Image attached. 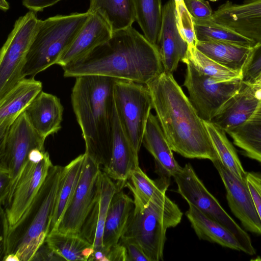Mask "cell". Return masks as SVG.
Returning <instances> with one entry per match:
<instances>
[{"mask_svg": "<svg viewBox=\"0 0 261 261\" xmlns=\"http://www.w3.org/2000/svg\"><path fill=\"white\" fill-rule=\"evenodd\" d=\"M146 86L152 109L172 151L189 159L219 160L204 121L173 74L164 71Z\"/></svg>", "mask_w": 261, "mask_h": 261, "instance_id": "obj_1", "label": "cell"}, {"mask_svg": "<svg viewBox=\"0 0 261 261\" xmlns=\"http://www.w3.org/2000/svg\"><path fill=\"white\" fill-rule=\"evenodd\" d=\"M63 69L65 77L100 75L145 85L164 71L157 47L133 27L113 32L85 59Z\"/></svg>", "mask_w": 261, "mask_h": 261, "instance_id": "obj_2", "label": "cell"}, {"mask_svg": "<svg viewBox=\"0 0 261 261\" xmlns=\"http://www.w3.org/2000/svg\"><path fill=\"white\" fill-rule=\"evenodd\" d=\"M116 79L100 75L76 77L71 101L85 144V153L100 167L112 153Z\"/></svg>", "mask_w": 261, "mask_h": 261, "instance_id": "obj_3", "label": "cell"}, {"mask_svg": "<svg viewBox=\"0 0 261 261\" xmlns=\"http://www.w3.org/2000/svg\"><path fill=\"white\" fill-rule=\"evenodd\" d=\"M64 167L53 165L41 188L18 222L9 227L1 245V258L14 254L31 261L49 233Z\"/></svg>", "mask_w": 261, "mask_h": 261, "instance_id": "obj_4", "label": "cell"}, {"mask_svg": "<svg viewBox=\"0 0 261 261\" xmlns=\"http://www.w3.org/2000/svg\"><path fill=\"white\" fill-rule=\"evenodd\" d=\"M90 13L57 15L40 20L27 55L23 78L34 77L52 65L69 47Z\"/></svg>", "mask_w": 261, "mask_h": 261, "instance_id": "obj_5", "label": "cell"}, {"mask_svg": "<svg viewBox=\"0 0 261 261\" xmlns=\"http://www.w3.org/2000/svg\"><path fill=\"white\" fill-rule=\"evenodd\" d=\"M182 214L166 194L150 201L142 211L133 210L121 237L137 243L150 261L163 260L167 230L177 226Z\"/></svg>", "mask_w": 261, "mask_h": 261, "instance_id": "obj_6", "label": "cell"}, {"mask_svg": "<svg viewBox=\"0 0 261 261\" xmlns=\"http://www.w3.org/2000/svg\"><path fill=\"white\" fill-rule=\"evenodd\" d=\"M114 99L122 128L138 154L152 109L149 89L145 84L116 79L114 87Z\"/></svg>", "mask_w": 261, "mask_h": 261, "instance_id": "obj_7", "label": "cell"}, {"mask_svg": "<svg viewBox=\"0 0 261 261\" xmlns=\"http://www.w3.org/2000/svg\"><path fill=\"white\" fill-rule=\"evenodd\" d=\"M177 192L192 205L207 216L223 225L239 239L245 253L253 255L256 251L249 235L230 217L217 199L208 191L190 163L185 165L174 176Z\"/></svg>", "mask_w": 261, "mask_h": 261, "instance_id": "obj_8", "label": "cell"}, {"mask_svg": "<svg viewBox=\"0 0 261 261\" xmlns=\"http://www.w3.org/2000/svg\"><path fill=\"white\" fill-rule=\"evenodd\" d=\"M39 19L30 11L19 17L0 52V97L23 79L22 72Z\"/></svg>", "mask_w": 261, "mask_h": 261, "instance_id": "obj_9", "label": "cell"}, {"mask_svg": "<svg viewBox=\"0 0 261 261\" xmlns=\"http://www.w3.org/2000/svg\"><path fill=\"white\" fill-rule=\"evenodd\" d=\"M45 140L31 125L24 112L0 138V171L7 173L11 179L7 204L30 152L35 148L45 149Z\"/></svg>", "mask_w": 261, "mask_h": 261, "instance_id": "obj_10", "label": "cell"}, {"mask_svg": "<svg viewBox=\"0 0 261 261\" xmlns=\"http://www.w3.org/2000/svg\"><path fill=\"white\" fill-rule=\"evenodd\" d=\"M184 86L188 98L199 116L211 121L224 103L240 88L242 79L220 82L198 71L186 63Z\"/></svg>", "mask_w": 261, "mask_h": 261, "instance_id": "obj_11", "label": "cell"}, {"mask_svg": "<svg viewBox=\"0 0 261 261\" xmlns=\"http://www.w3.org/2000/svg\"><path fill=\"white\" fill-rule=\"evenodd\" d=\"M100 172L99 165L86 154L76 189L56 230L79 234L97 199Z\"/></svg>", "mask_w": 261, "mask_h": 261, "instance_id": "obj_12", "label": "cell"}, {"mask_svg": "<svg viewBox=\"0 0 261 261\" xmlns=\"http://www.w3.org/2000/svg\"><path fill=\"white\" fill-rule=\"evenodd\" d=\"M53 165L47 152L39 162L28 159L19 174L10 200L5 207L10 227L18 222L28 209Z\"/></svg>", "mask_w": 261, "mask_h": 261, "instance_id": "obj_13", "label": "cell"}, {"mask_svg": "<svg viewBox=\"0 0 261 261\" xmlns=\"http://www.w3.org/2000/svg\"><path fill=\"white\" fill-rule=\"evenodd\" d=\"M226 191L228 205L248 231L261 235V221L247 180L238 178L219 160L213 162Z\"/></svg>", "mask_w": 261, "mask_h": 261, "instance_id": "obj_14", "label": "cell"}, {"mask_svg": "<svg viewBox=\"0 0 261 261\" xmlns=\"http://www.w3.org/2000/svg\"><path fill=\"white\" fill-rule=\"evenodd\" d=\"M213 19L256 43L261 41V0L227 1L213 12Z\"/></svg>", "mask_w": 261, "mask_h": 261, "instance_id": "obj_15", "label": "cell"}, {"mask_svg": "<svg viewBox=\"0 0 261 261\" xmlns=\"http://www.w3.org/2000/svg\"><path fill=\"white\" fill-rule=\"evenodd\" d=\"M113 31L106 19L98 12L90 13L69 47L57 65L63 68L87 57L96 48L108 41Z\"/></svg>", "mask_w": 261, "mask_h": 261, "instance_id": "obj_16", "label": "cell"}, {"mask_svg": "<svg viewBox=\"0 0 261 261\" xmlns=\"http://www.w3.org/2000/svg\"><path fill=\"white\" fill-rule=\"evenodd\" d=\"M261 101V86L242 81L238 90L219 109L211 121L225 132L245 122Z\"/></svg>", "mask_w": 261, "mask_h": 261, "instance_id": "obj_17", "label": "cell"}, {"mask_svg": "<svg viewBox=\"0 0 261 261\" xmlns=\"http://www.w3.org/2000/svg\"><path fill=\"white\" fill-rule=\"evenodd\" d=\"M188 45L178 27L176 4L169 0L162 8V22L158 48L164 71L173 74L187 54Z\"/></svg>", "mask_w": 261, "mask_h": 261, "instance_id": "obj_18", "label": "cell"}, {"mask_svg": "<svg viewBox=\"0 0 261 261\" xmlns=\"http://www.w3.org/2000/svg\"><path fill=\"white\" fill-rule=\"evenodd\" d=\"M139 166L138 154L124 133L115 107L111 157L103 172L116 181L120 191L125 187L132 171Z\"/></svg>", "mask_w": 261, "mask_h": 261, "instance_id": "obj_19", "label": "cell"}, {"mask_svg": "<svg viewBox=\"0 0 261 261\" xmlns=\"http://www.w3.org/2000/svg\"><path fill=\"white\" fill-rule=\"evenodd\" d=\"M42 90L41 82L34 77H26L0 97V138Z\"/></svg>", "mask_w": 261, "mask_h": 261, "instance_id": "obj_20", "label": "cell"}, {"mask_svg": "<svg viewBox=\"0 0 261 261\" xmlns=\"http://www.w3.org/2000/svg\"><path fill=\"white\" fill-rule=\"evenodd\" d=\"M117 191L115 183L101 171L97 199L79 234L92 244L94 249L102 247V236L108 211L112 198Z\"/></svg>", "mask_w": 261, "mask_h": 261, "instance_id": "obj_21", "label": "cell"}, {"mask_svg": "<svg viewBox=\"0 0 261 261\" xmlns=\"http://www.w3.org/2000/svg\"><path fill=\"white\" fill-rule=\"evenodd\" d=\"M63 110L58 97L42 91L24 113L34 129L46 139L61 128Z\"/></svg>", "mask_w": 261, "mask_h": 261, "instance_id": "obj_22", "label": "cell"}, {"mask_svg": "<svg viewBox=\"0 0 261 261\" xmlns=\"http://www.w3.org/2000/svg\"><path fill=\"white\" fill-rule=\"evenodd\" d=\"M142 144L153 157L160 177L170 179L182 169L173 156L155 115L152 113L147 123Z\"/></svg>", "mask_w": 261, "mask_h": 261, "instance_id": "obj_23", "label": "cell"}, {"mask_svg": "<svg viewBox=\"0 0 261 261\" xmlns=\"http://www.w3.org/2000/svg\"><path fill=\"white\" fill-rule=\"evenodd\" d=\"M189 206L186 216L199 239L245 252L239 239L227 228L193 205L189 204Z\"/></svg>", "mask_w": 261, "mask_h": 261, "instance_id": "obj_24", "label": "cell"}, {"mask_svg": "<svg viewBox=\"0 0 261 261\" xmlns=\"http://www.w3.org/2000/svg\"><path fill=\"white\" fill-rule=\"evenodd\" d=\"M134 208V200L122 190L115 193L111 201L105 223L102 236L104 248H110L119 242Z\"/></svg>", "mask_w": 261, "mask_h": 261, "instance_id": "obj_25", "label": "cell"}, {"mask_svg": "<svg viewBox=\"0 0 261 261\" xmlns=\"http://www.w3.org/2000/svg\"><path fill=\"white\" fill-rule=\"evenodd\" d=\"M196 47L213 60L241 74L252 48L213 40L198 41Z\"/></svg>", "mask_w": 261, "mask_h": 261, "instance_id": "obj_26", "label": "cell"}, {"mask_svg": "<svg viewBox=\"0 0 261 261\" xmlns=\"http://www.w3.org/2000/svg\"><path fill=\"white\" fill-rule=\"evenodd\" d=\"M128 179L125 186L133 194L134 211L143 210L150 201L166 195L170 185V179L166 177L151 179L139 166L132 171Z\"/></svg>", "mask_w": 261, "mask_h": 261, "instance_id": "obj_27", "label": "cell"}, {"mask_svg": "<svg viewBox=\"0 0 261 261\" xmlns=\"http://www.w3.org/2000/svg\"><path fill=\"white\" fill-rule=\"evenodd\" d=\"M226 133L244 155L261 163V101L249 119Z\"/></svg>", "mask_w": 261, "mask_h": 261, "instance_id": "obj_28", "label": "cell"}, {"mask_svg": "<svg viewBox=\"0 0 261 261\" xmlns=\"http://www.w3.org/2000/svg\"><path fill=\"white\" fill-rule=\"evenodd\" d=\"M87 11L99 13L109 24L113 32L132 27L136 20L134 0H90Z\"/></svg>", "mask_w": 261, "mask_h": 261, "instance_id": "obj_29", "label": "cell"}, {"mask_svg": "<svg viewBox=\"0 0 261 261\" xmlns=\"http://www.w3.org/2000/svg\"><path fill=\"white\" fill-rule=\"evenodd\" d=\"M86 157L85 153L80 154L64 167L49 233L57 229L61 219L73 196L81 178Z\"/></svg>", "mask_w": 261, "mask_h": 261, "instance_id": "obj_30", "label": "cell"}, {"mask_svg": "<svg viewBox=\"0 0 261 261\" xmlns=\"http://www.w3.org/2000/svg\"><path fill=\"white\" fill-rule=\"evenodd\" d=\"M45 241L66 260H88L94 251V246L79 234L54 230Z\"/></svg>", "mask_w": 261, "mask_h": 261, "instance_id": "obj_31", "label": "cell"}, {"mask_svg": "<svg viewBox=\"0 0 261 261\" xmlns=\"http://www.w3.org/2000/svg\"><path fill=\"white\" fill-rule=\"evenodd\" d=\"M204 123L219 160L238 178L246 180L247 172L234 147L227 138L226 132L212 121H204Z\"/></svg>", "mask_w": 261, "mask_h": 261, "instance_id": "obj_32", "label": "cell"}, {"mask_svg": "<svg viewBox=\"0 0 261 261\" xmlns=\"http://www.w3.org/2000/svg\"><path fill=\"white\" fill-rule=\"evenodd\" d=\"M136 21L144 36L157 47L162 22L161 0H134Z\"/></svg>", "mask_w": 261, "mask_h": 261, "instance_id": "obj_33", "label": "cell"}, {"mask_svg": "<svg viewBox=\"0 0 261 261\" xmlns=\"http://www.w3.org/2000/svg\"><path fill=\"white\" fill-rule=\"evenodd\" d=\"M193 20L198 41L213 40L248 47H252L256 43L241 34L217 23L213 19L209 20Z\"/></svg>", "mask_w": 261, "mask_h": 261, "instance_id": "obj_34", "label": "cell"}, {"mask_svg": "<svg viewBox=\"0 0 261 261\" xmlns=\"http://www.w3.org/2000/svg\"><path fill=\"white\" fill-rule=\"evenodd\" d=\"M181 62L190 64L200 72L220 82L242 79L241 73L213 60L196 46H188L187 54Z\"/></svg>", "mask_w": 261, "mask_h": 261, "instance_id": "obj_35", "label": "cell"}, {"mask_svg": "<svg viewBox=\"0 0 261 261\" xmlns=\"http://www.w3.org/2000/svg\"><path fill=\"white\" fill-rule=\"evenodd\" d=\"M175 4L180 32L188 46H196L198 40L195 34L193 18L186 9L184 1Z\"/></svg>", "mask_w": 261, "mask_h": 261, "instance_id": "obj_36", "label": "cell"}, {"mask_svg": "<svg viewBox=\"0 0 261 261\" xmlns=\"http://www.w3.org/2000/svg\"><path fill=\"white\" fill-rule=\"evenodd\" d=\"M242 81L254 83L261 76V41L252 47L242 71Z\"/></svg>", "mask_w": 261, "mask_h": 261, "instance_id": "obj_37", "label": "cell"}, {"mask_svg": "<svg viewBox=\"0 0 261 261\" xmlns=\"http://www.w3.org/2000/svg\"><path fill=\"white\" fill-rule=\"evenodd\" d=\"M184 5L193 19L198 20L213 19V12L205 0H183Z\"/></svg>", "mask_w": 261, "mask_h": 261, "instance_id": "obj_38", "label": "cell"}, {"mask_svg": "<svg viewBox=\"0 0 261 261\" xmlns=\"http://www.w3.org/2000/svg\"><path fill=\"white\" fill-rule=\"evenodd\" d=\"M119 242L126 249L127 261H150L141 247L133 240L121 237Z\"/></svg>", "mask_w": 261, "mask_h": 261, "instance_id": "obj_39", "label": "cell"}, {"mask_svg": "<svg viewBox=\"0 0 261 261\" xmlns=\"http://www.w3.org/2000/svg\"><path fill=\"white\" fill-rule=\"evenodd\" d=\"M64 258L57 254L45 241L36 251L32 260H61ZM31 260V261H32Z\"/></svg>", "mask_w": 261, "mask_h": 261, "instance_id": "obj_40", "label": "cell"}, {"mask_svg": "<svg viewBox=\"0 0 261 261\" xmlns=\"http://www.w3.org/2000/svg\"><path fill=\"white\" fill-rule=\"evenodd\" d=\"M10 177L9 175L0 171V202L4 207L7 204L10 191Z\"/></svg>", "mask_w": 261, "mask_h": 261, "instance_id": "obj_41", "label": "cell"}, {"mask_svg": "<svg viewBox=\"0 0 261 261\" xmlns=\"http://www.w3.org/2000/svg\"><path fill=\"white\" fill-rule=\"evenodd\" d=\"M106 256L107 261H127L126 249L119 242L110 248H107Z\"/></svg>", "mask_w": 261, "mask_h": 261, "instance_id": "obj_42", "label": "cell"}, {"mask_svg": "<svg viewBox=\"0 0 261 261\" xmlns=\"http://www.w3.org/2000/svg\"><path fill=\"white\" fill-rule=\"evenodd\" d=\"M62 0H22L23 5L34 12L42 11L44 9L56 4Z\"/></svg>", "mask_w": 261, "mask_h": 261, "instance_id": "obj_43", "label": "cell"}, {"mask_svg": "<svg viewBox=\"0 0 261 261\" xmlns=\"http://www.w3.org/2000/svg\"><path fill=\"white\" fill-rule=\"evenodd\" d=\"M248 185L261 221V192L249 182Z\"/></svg>", "mask_w": 261, "mask_h": 261, "instance_id": "obj_44", "label": "cell"}, {"mask_svg": "<svg viewBox=\"0 0 261 261\" xmlns=\"http://www.w3.org/2000/svg\"><path fill=\"white\" fill-rule=\"evenodd\" d=\"M246 180L261 192V173L247 172Z\"/></svg>", "mask_w": 261, "mask_h": 261, "instance_id": "obj_45", "label": "cell"}, {"mask_svg": "<svg viewBox=\"0 0 261 261\" xmlns=\"http://www.w3.org/2000/svg\"><path fill=\"white\" fill-rule=\"evenodd\" d=\"M2 260L3 261H19L18 257L14 254H7Z\"/></svg>", "mask_w": 261, "mask_h": 261, "instance_id": "obj_46", "label": "cell"}, {"mask_svg": "<svg viewBox=\"0 0 261 261\" xmlns=\"http://www.w3.org/2000/svg\"><path fill=\"white\" fill-rule=\"evenodd\" d=\"M1 8L3 11L9 9V4L5 0H1Z\"/></svg>", "mask_w": 261, "mask_h": 261, "instance_id": "obj_47", "label": "cell"}, {"mask_svg": "<svg viewBox=\"0 0 261 261\" xmlns=\"http://www.w3.org/2000/svg\"><path fill=\"white\" fill-rule=\"evenodd\" d=\"M254 83H256L261 86V76Z\"/></svg>", "mask_w": 261, "mask_h": 261, "instance_id": "obj_48", "label": "cell"}, {"mask_svg": "<svg viewBox=\"0 0 261 261\" xmlns=\"http://www.w3.org/2000/svg\"><path fill=\"white\" fill-rule=\"evenodd\" d=\"M175 3H179L183 1V0H174Z\"/></svg>", "mask_w": 261, "mask_h": 261, "instance_id": "obj_49", "label": "cell"}, {"mask_svg": "<svg viewBox=\"0 0 261 261\" xmlns=\"http://www.w3.org/2000/svg\"><path fill=\"white\" fill-rule=\"evenodd\" d=\"M212 2H216V1H218L219 0H210Z\"/></svg>", "mask_w": 261, "mask_h": 261, "instance_id": "obj_50", "label": "cell"}]
</instances>
